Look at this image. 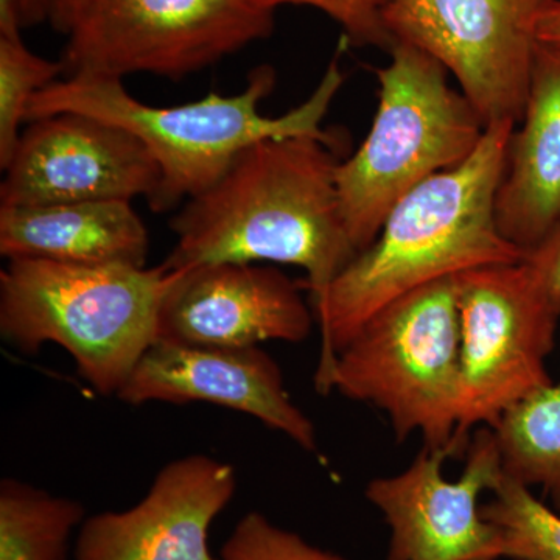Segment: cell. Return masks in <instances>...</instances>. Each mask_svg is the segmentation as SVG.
Returning a JSON list of instances; mask_svg holds the SVG:
<instances>
[{
  "label": "cell",
  "mask_w": 560,
  "mask_h": 560,
  "mask_svg": "<svg viewBox=\"0 0 560 560\" xmlns=\"http://www.w3.org/2000/svg\"><path fill=\"white\" fill-rule=\"evenodd\" d=\"M335 147L312 136L272 138L242 151L208 190L184 202L168 228V271L200 265H293L315 307L355 259L342 219Z\"/></svg>",
  "instance_id": "obj_1"
},
{
  "label": "cell",
  "mask_w": 560,
  "mask_h": 560,
  "mask_svg": "<svg viewBox=\"0 0 560 560\" xmlns=\"http://www.w3.org/2000/svg\"><path fill=\"white\" fill-rule=\"evenodd\" d=\"M515 127L511 120L490 124L469 160L401 198L374 243L357 254L313 307L320 331L319 393L335 357L390 302L438 280L525 260L526 253L501 235L495 220Z\"/></svg>",
  "instance_id": "obj_2"
},
{
  "label": "cell",
  "mask_w": 560,
  "mask_h": 560,
  "mask_svg": "<svg viewBox=\"0 0 560 560\" xmlns=\"http://www.w3.org/2000/svg\"><path fill=\"white\" fill-rule=\"evenodd\" d=\"M349 40L342 36L323 79L307 101L279 117L264 116L260 105L278 83L271 65L250 70L245 90L217 92L178 106L138 101L124 80L68 77L39 92L28 106V121L61 113L97 117L132 132L145 143L161 168V186L150 202L168 212L217 183L235 158L253 143L272 138L312 136L335 147V136L320 127L345 84L340 58Z\"/></svg>",
  "instance_id": "obj_3"
},
{
  "label": "cell",
  "mask_w": 560,
  "mask_h": 560,
  "mask_svg": "<svg viewBox=\"0 0 560 560\" xmlns=\"http://www.w3.org/2000/svg\"><path fill=\"white\" fill-rule=\"evenodd\" d=\"M173 272L7 260L0 272V335L24 355L57 345L102 396H117L156 342L158 316Z\"/></svg>",
  "instance_id": "obj_4"
},
{
  "label": "cell",
  "mask_w": 560,
  "mask_h": 560,
  "mask_svg": "<svg viewBox=\"0 0 560 560\" xmlns=\"http://www.w3.org/2000/svg\"><path fill=\"white\" fill-rule=\"evenodd\" d=\"M389 54V65L375 69L381 90L371 131L337 167L342 219L357 253L374 243L401 198L469 160L486 131L442 62L401 40Z\"/></svg>",
  "instance_id": "obj_5"
},
{
  "label": "cell",
  "mask_w": 560,
  "mask_h": 560,
  "mask_svg": "<svg viewBox=\"0 0 560 560\" xmlns=\"http://www.w3.org/2000/svg\"><path fill=\"white\" fill-rule=\"evenodd\" d=\"M459 349L456 280H438L375 313L335 357L324 394L374 405L397 440L419 431L455 456Z\"/></svg>",
  "instance_id": "obj_6"
},
{
  "label": "cell",
  "mask_w": 560,
  "mask_h": 560,
  "mask_svg": "<svg viewBox=\"0 0 560 560\" xmlns=\"http://www.w3.org/2000/svg\"><path fill=\"white\" fill-rule=\"evenodd\" d=\"M272 0H90L68 33V77L173 81L268 39Z\"/></svg>",
  "instance_id": "obj_7"
},
{
  "label": "cell",
  "mask_w": 560,
  "mask_h": 560,
  "mask_svg": "<svg viewBox=\"0 0 560 560\" xmlns=\"http://www.w3.org/2000/svg\"><path fill=\"white\" fill-rule=\"evenodd\" d=\"M460 319L455 456L470 431L493 429L504 412L550 385L547 359L560 311L525 261L455 276Z\"/></svg>",
  "instance_id": "obj_8"
},
{
  "label": "cell",
  "mask_w": 560,
  "mask_h": 560,
  "mask_svg": "<svg viewBox=\"0 0 560 560\" xmlns=\"http://www.w3.org/2000/svg\"><path fill=\"white\" fill-rule=\"evenodd\" d=\"M548 0H394L385 24L444 65L486 127L521 124Z\"/></svg>",
  "instance_id": "obj_9"
},
{
  "label": "cell",
  "mask_w": 560,
  "mask_h": 560,
  "mask_svg": "<svg viewBox=\"0 0 560 560\" xmlns=\"http://www.w3.org/2000/svg\"><path fill=\"white\" fill-rule=\"evenodd\" d=\"M466 455L456 481L442 475L451 451L425 445L408 469L366 486L368 501L389 526L388 560L506 559L503 530L482 517L478 504L504 478L493 430H477Z\"/></svg>",
  "instance_id": "obj_10"
},
{
  "label": "cell",
  "mask_w": 560,
  "mask_h": 560,
  "mask_svg": "<svg viewBox=\"0 0 560 560\" xmlns=\"http://www.w3.org/2000/svg\"><path fill=\"white\" fill-rule=\"evenodd\" d=\"M0 184V206L73 201L149 205L161 186V168L132 132L97 117L54 114L28 121Z\"/></svg>",
  "instance_id": "obj_11"
},
{
  "label": "cell",
  "mask_w": 560,
  "mask_h": 560,
  "mask_svg": "<svg viewBox=\"0 0 560 560\" xmlns=\"http://www.w3.org/2000/svg\"><path fill=\"white\" fill-rule=\"evenodd\" d=\"M172 272L158 316L156 341L254 348L311 337L315 312L300 282L278 268L220 261Z\"/></svg>",
  "instance_id": "obj_12"
},
{
  "label": "cell",
  "mask_w": 560,
  "mask_h": 560,
  "mask_svg": "<svg viewBox=\"0 0 560 560\" xmlns=\"http://www.w3.org/2000/svg\"><path fill=\"white\" fill-rule=\"evenodd\" d=\"M235 490L230 463L208 455L171 460L135 506L86 517L75 560H220L210 551V528Z\"/></svg>",
  "instance_id": "obj_13"
},
{
  "label": "cell",
  "mask_w": 560,
  "mask_h": 560,
  "mask_svg": "<svg viewBox=\"0 0 560 560\" xmlns=\"http://www.w3.org/2000/svg\"><path fill=\"white\" fill-rule=\"evenodd\" d=\"M128 405L151 401L220 405L259 420L307 452L318 440L312 419L291 400L270 353L254 348H210L156 341L117 394Z\"/></svg>",
  "instance_id": "obj_14"
},
{
  "label": "cell",
  "mask_w": 560,
  "mask_h": 560,
  "mask_svg": "<svg viewBox=\"0 0 560 560\" xmlns=\"http://www.w3.org/2000/svg\"><path fill=\"white\" fill-rule=\"evenodd\" d=\"M495 220L501 235L526 254L559 224L560 47L537 44L528 102L497 190Z\"/></svg>",
  "instance_id": "obj_15"
},
{
  "label": "cell",
  "mask_w": 560,
  "mask_h": 560,
  "mask_svg": "<svg viewBox=\"0 0 560 560\" xmlns=\"http://www.w3.org/2000/svg\"><path fill=\"white\" fill-rule=\"evenodd\" d=\"M132 201L0 206V254L90 267H147L150 235Z\"/></svg>",
  "instance_id": "obj_16"
},
{
  "label": "cell",
  "mask_w": 560,
  "mask_h": 560,
  "mask_svg": "<svg viewBox=\"0 0 560 560\" xmlns=\"http://www.w3.org/2000/svg\"><path fill=\"white\" fill-rule=\"evenodd\" d=\"M492 430L504 475L539 486L560 510V383L518 401Z\"/></svg>",
  "instance_id": "obj_17"
},
{
  "label": "cell",
  "mask_w": 560,
  "mask_h": 560,
  "mask_svg": "<svg viewBox=\"0 0 560 560\" xmlns=\"http://www.w3.org/2000/svg\"><path fill=\"white\" fill-rule=\"evenodd\" d=\"M493 500L481 506L486 521L503 530L506 559L560 560V515L504 475Z\"/></svg>",
  "instance_id": "obj_18"
},
{
  "label": "cell",
  "mask_w": 560,
  "mask_h": 560,
  "mask_svg": "<svg viewBox=\"0 0 560 560\" xmlns=\"http://www.w3.org/2000/svg\"><path fill=\"white\" fill-rule=\"evenodd\" d=\"M66 73L65 62L33 54L22 38H0V168L5 171L36 94Z\"/></svg>",
  "instance_id": "obj_19"
},
{
  "label": "cell",
  "mask_w": 560,
  "mask_h": 560,
  "mask_svg": "<svg viewBox=\"0 0 560 560\" xmlns=\"http://www.w3.org/2000/svg\"><path fill=\"white\" fill-rule=\"evenodd\" d=\"M220 560H348L338 552L316 547L272 523L261 512L250 511L235 525L221 548Z\"/></svg>",
  "instance_id": "obj_20"
},
{
  "label": "cell",
  "mask_w": 560,
  "mask_h": 560,
  "mask_svg": "<svg viewBox=\"0 0 560 560\" xmlns=\"http://www.w3.org/2000/svg\"><path fill=\"white\" fill-rule=\"evenodd\" d=\"M275 5L311 7L337 22L349 43L390 50L396 44L385 24L394 0H272Z\"/></svg>",
  "instance_id": "obj_21"
},
{
  "label": "cell",
  "mask_w": 560,
  "mask_h": 560,
  "mask_svg": "<svg viewBox=\"0 0 560 560\" xmlns=\"http://www.w3.org/2000/svg\"><path fill=\"white\" fill-rule=\"evenodd\" d=\"M523 261L560 311V221L540 245L526 254Z\"/></svg>",
  "instance_id": "obj_22"
},
{
  "label": "cell",
  "mask_w": 560,
  "mask_h": 560,
  "mask_svg": "<svg viewBox=\"0 0 560 560\" xmlns=\"http://www.w3.org/2000/svg\"><path fill=\"white\" fill-rule=\"evenodd\" d=\"M537 40L560 47V0H548L536 28Z\"/></svg>",
  "instance_id": "obj_23"
},
{
  "label": "cell",
  "mask_w": 560,
  "mask_h": 560,
  "mask_svg": "<svg viewBox=\"0 0 560 560\" xmlns=\"http://www.w3.org/2000/svg\"><path fill=\"white\" fill-rule=\"evenodd\" d=\"M90 0H54L50 24L55 31L68 35Z\"/></svg>",
  "instance_id": "obj_24"
},
{
  "label": "cell",
  "mask_w": 560,
  "mask_h": 560,
  "mask_svg": "<svg viewBox=\"0 0 560 560\" xmlns=\"http://www.w3.org/2000/svg\"><path fill=\"white\" fill-rule=\"evenodd\" d=\"M22 28V0H0V38H21Z\"/></svg>",
  "instance_id": "obj_25"
},
{
  "label": "cell",
  "mask_w": 560,
  "mask_h": 560,
  "mask_svg": "<svg viewBox=\"0 0 560 560\" xmlns=\"http://www.w3.org/2000/svg\"><path fill=\"white\" fill-rule=\"evenodd\" d=\"M51 10H54V0H22L24 28L50 22Z\"/></svg>",
  "instance_id": "obj_26"
}]
</instances>
